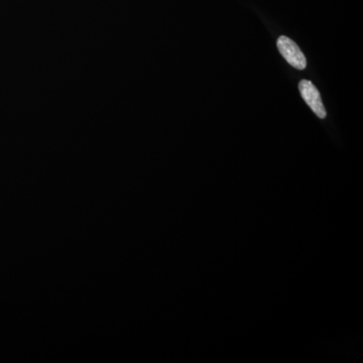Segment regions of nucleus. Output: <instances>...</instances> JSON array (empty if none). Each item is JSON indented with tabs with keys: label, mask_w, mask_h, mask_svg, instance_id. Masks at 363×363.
Returning <instances> with one entry per match:
<instances>
[{
	"label": "nucleus",
	"mask_w": 363,
	"mask_h": 363,
	"mask_svg": "<svg viewBox=\"0 0 363 363\" xmlns=\"http://www.w3.org/2000/svg\"><path fill=\"white\" fill-rule=\"evenodd\" d=\"M277 45H278V49L281 56L291 66L295 67L298 70H304L307 66V60L294 40L289 39L285 35H281L279 38Z\"/></svg>",
	"instance_id": "nucleus-1"
},
{
	"label": "nucleus",
	"mask_w": 363,
	"mask_h": 363,
	"mask_svg": "<svg viewBox=\"0 0 363 363\" xmlns=\"http://www.w3.org/2000/svg\"><path fill=\"white\" fill-rule=\"evenodd\" d=\"M298 90H300L301 96L305 100L308 106L312 109L313 112L319 118H325L326 117V111H325L323 102H322L321 96H320L319 91L316 86L308 80H302L298 84Z\"/></svg>",
	"instance_id": "nucleus-2"
}]
</instances>
